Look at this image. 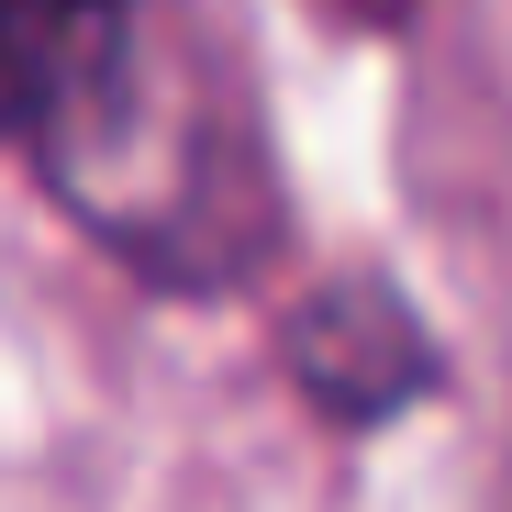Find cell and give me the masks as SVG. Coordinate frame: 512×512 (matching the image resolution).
Listing matches in <instances>:
<instances>
[{
  "mask_svg": "<svg viewBox=\"0 0 512 512\" xmlns=\"http://www.w3.org/2000/svg\"><path fill=\"white\" fill-rule=\"evenodd\" d=\"M134 0H0V145H67L112 101Z\"/></svg>",
  "mask_w": 512,
  "mask_h": 512,
  "instance_id": "obj_1",
  "label": "cell"
},
{
  "mask_svg": "<svg viewBox=\"0 0 512 512\" xmlns=\"http://www.w3.org/2000/svg\"><path fill=\"white\" fill-rule=\"evenodd\" d=\"M290 357L301 379L334 401V412H390L423 390V334L401 323L390 290H323L301 323H290Z\"/></svg>",
  "mask_w": 512,
  "mask_h": 512,
  "instance_id": "obj_2",
  "label": "cell"
}]
</instances>
